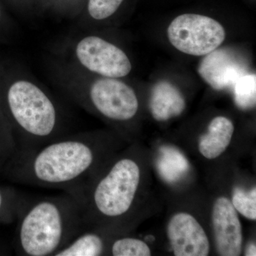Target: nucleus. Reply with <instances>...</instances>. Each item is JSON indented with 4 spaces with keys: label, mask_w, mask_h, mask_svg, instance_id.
<instances>
[{
    "label": "nucleus",
    "mask_w": 256,
    "mask_h": 256,
    "mask_svg": "<svg viewBox=\"0 0 256 256\" xmlns=\"http://www.w3.org/2000/svg\"><path fill=\"white\" fill-rule=\"evenodd\" d=\"M170 43L182 53L204 56L218 48L226 38L222 24L210 16L184 14L172 22L168 30Z\"/></svg>",
    "instance_id": "6"
},
{
    "label": "nucleus",
    "mask_w": 256,
    "mask_h": 256,
    "mask_svg": "<svg viewBox=\"0 0 256 256\" xmlns=\"http://www.w3.org/2000/svg\"><path fill=\"white\" fill-rule=\"evenodd\" d=\"M66 88L79 105L110 120H130L139 108L138 97L132 88L119 78L100 77L88 85L69 82Z\"/></svg>",
    "instance_id": "5"
},
{
    "label": "nucleus",
    "mask_w": 256,
    "mask_h": 256,
    "mask_svg": "<svg viewBox=\"0 0 256 256\" xmlns=\"http://www.w3.org/2000/svg\"><path fill=\"white\" fill-rule=\"evenodd\" d=\"M23 6V9H30L36 4L34 0H18Z\"/></svg>",
    "instance_id": "21"
},
{
    "label": "nucleus",
    "mask_w": 256,
    "mask_h": 256,
    "mask_svg": "<svg viewBox=\"0 0 256 256\" xmlns=\"http://www.w3.org/2000/svg\"><path fill=\"white\" fill-rule=\"evenodd\" d=\"M86 0H52L50 8L68 14H80Z\"/></svg>",
    "instance_id": "20"
},
{
    "label": "nucleus",
    "mask_w": 256,
    "mask_h": 256,
    "mask_svg": "<svg viewBox=\"0 0 256 256\" xmlns=\"http://www.w3.org/2000/svg\"><path fill=\"white\" fill-rule=\"evenodd\" d=\"M234 132V124L230 120L223 116L215 118L208 126V132L200 138V153L207 159L218 158L230 144Z\"/></svg>",
    "instance_id": "12"
},
{
    "label": "nucleus",
    "mask_w": 256,
    "mask_h": 256,
    "mask_svg": "<svg viewBox=\"0 0 256 256\" xmlns=\"http://www.w3.org/2000/svg\"><path fill=\"white\" fill-rule=\"evenodd\" d=\"M97 140L90 133L65 134L37 149L16 150L4 169L16 182L60 188L76 198L95 178Z\"/></svg>",
    "instance_id": "1"
},
{
    "label": "nucleus",
    "mask_w": 256,
    "mask_h": 256,
    "mask_svg": "<svg viewBox=\"0 0 256 256\" xmlns=\"http://www.w3.org/2000/svg\"><path fill=\"white\" fill-rule=\"evenodd\" d=\"M202 60L198 73L215 90L234 87L247 73V64L238 55L228 48H218Z\"/></svg>",
    "instance_id": "8"
},
{
    "label": "nucleus",
    "mask_w": 256,
    "mask_h": 256,
    "mask_svg": "<svg viewBox=\"0 0 256 256\" xmlns=\"http://www.w3.org/2000/svg\"><path fill=\"white\" fill-rule=\"evenodd\" d=\"M23 202L12 190L0 188V218L6 222H11L18 216Z\"/></svg>",
    "instance_id": "19"
},
{
    "label": "nucleus",
    "mask_w": 256,
    "mask_h": 256,
    "mask_svg": "<svg viewBox=\"0 0 256 256\" xmlns=\"http://www.w3.org/2000/svg\"><path fill=\"white\" fill-rule=\"evenodd\" d=\"M0 18H1V10H0Z\"/></svg>",
    "instance_id": "24"
},
{
    "label": "nucleus",
    "mask_w": 256,
    "mask_h": 256,
    "mask_svg": "<svg viewBox=\"0 0 256 256\" xmlns=\"http://www.w3.org/2000/svg\"><path fill=\"white\" fill-rule=\"evenodd\" d=\"M232 204L235 210L250 220H256V190L250 191L235 188L232 197Z\"/></svg>",
    "instance_id": "18"
},
{
    "label": "nucleus",
    "mask_w": 256,
    "mask_h": 256,
    "mask_svg": "<svg viewBox=\"0 0 256 256\" xmlns=\"http://www.w3.org/2000/svg\"><path fill=\"white\" fill-rule=\"evenodd\" d=\"M16 151V141L9 121L0 118V170L4 169Z\"/></svg>",
    "instance_id": "17"
},
{
    "label": "nucleus",
    "mask_w": 256,
    "mask_h": 256,
    "mask_svg": "<svg viewBox=\"0 0 256 256\" xmlns=\"http://www.w3.org/2000/svg\"><path fill=\"white\" fill-rule=\"evenodd\" d=\"M234 96L236 105L247 109L256 105V74L242 76L234 86Z\"/></svg>",
    "instance_id": "15"
},
{
    "label": "nucleus",
    "mask_w": 256,
    "mask_h": 256,
    "mask_svg": "<svg viewBox=\"0 0 256 256\" xmlns=\"http://www.w3.org/2000/svg\"><path fill=\"white\" fill-rule=\"evenodd\" d=\"M150 108L154 119L166 121L182 114L184 98L171 82L162 80L156 82L152 90Z\"/></svg>",
    "instance_id": "11"
},
{
    "label": "nucleus",
    "mask_w": 256,
    "mask_h": 256,
    "mask_svg": "<svg viewBox=\"0 0 256 256\" xmlns=\"http://www.w3.org/2000/svg\"><path fill=\"white\" fill-rule=\"evenodd\" d=\"M5 105L16 150L37 149L65 136L60 107L36 82L15 80L6 90Z\"/></svg>",
    "instance_id": "3"
},
{
    "label": "nucleus",
    "mask_w": 256,
    "mask_h": 256,
    "mask_svg": "<svg viewBox=\"0 0 256 256\" xmlns=\"http://www.w3.org/2000/svg\"><path fill=\"white\" fill-rule=\"evenodd\" d=\"M36 4L40 5L42 8H50V1L52 0H34Z\"/></svg>",
    "instance_id": "23"
},
{
    "label": "nucleus",
    "mask_w": 256,
    "mask_h": 256,
    "mask_svg": "<svg viewBox=\"0 0 256 256\" xmlns=\"http://www.w3.org/2000/svg\"><path fill=\"white\" fill-rule=\"evenodd\" d=\"M74 56L82 69L100 77L120 78L132 70L124 50L95 35L82 37L74 47Z\"/></svg>",
    "instance_id": "7"
},
{
    "label": "nucleus",
    "mask_w": 256,
    "mask_h": 256,
    "mask_svg": "<svg viewBox=\"0 0 256 256\" xmlns=\"http://www.w3.org/2000/svg\"><path fill=\"white\" fill-rule=\"evenodd\" d=\"M212 224L217 254L222 256H238L242 254V227L232 202L220 197L214 202Z\"/></svg>",
    "instance_id": "9"
},
{
    "label": "nucleus",
    "mask_w": 256,
    "mask_h": 256,
    "mask_svg": "<svg viewBox=\"0 0 256 256\" xmlns=\"http://www.w3.org/2000/svg\"><path fill=\"white\" fill-rule=\"evenodd\" d=\"M168 235L175 256H207L210 244L204 230L188 213L173 216L168 226Z\"/></svg>",
    "instance_id": "10"
},
{
    "label": "nucleus",
    "mask_w": 256,
    "mask_h": 256,
    "mask_svg": "<svg viewBox=\"0 0 256 256\" xmlns=\"http://www.w3.org/2000/svg\"><path fill=\"white\" fill-rule=\"evenodd\" d=\"M18 216L15 244L21 256H54L85 228L80 204L67 193L23 202Z\"/></svg>",
    "instance_id": "2"
},
{
    "label": "nucleus",
    "mask_w": 256,
    "mask_h": 256,
    "mask_svg": "<svg viewBox=\"0 0 256 256\" xmlns=\"http://www.w3.org/2000/svg\"><path fill=\"white\" fill-rule=\"evenodd\" d=\"M140 170L134 160H116L104 176L94 178L75 198L82 207L87 227L102 220H118L128 213L136 198Z\"/></svg>",
    "instance_id": "4"
},
{
    "label": "nucleus",
    "mask_w": 256,
    "mask_h": 256,
    "mask_svg": "<svg viewBox=\"0 0 256 256\" xmlns=\"http://www.w3.org/2000/svg\"><path fill=\"white\" fill-rule=\"evenodd\" d=\"M110 254L114 256H150L151 252L142 240L126 237L114 240L111 245Z\"/></svg>",
    "instance_id": "16"
},
{
    "label": "nucleus",
    "mask_w": 256,
    "mask_h": 256,
    "mask_svg": "<svg viewBox=\"0 0 256 256\" xmlns=\"http://www.w3.org/2000/svg\"><path fill=\"white\" fill-rule=\"evenodd\" d=\"M126 0H86L82 14L94 21H104L114 16Z\"/></svg>",
    "instance_id": "14"
},
{
    "label": "nucleus",
    "mask_w": 256,
    "mask_h": 256,
    "mask_svg": "<svg viewBox=\"0 0 256 256\" xmlns=\"http://www.w3.org/2000/svg\"><path fill=\"white\" fill-rule=\"evenodd\" d=\"M105 249L106 242L100 234L82 230L54 256H98Z\"/></svg>",
    "instance_id": "13"
},
{
    "label": "nucleus",
    "mask_w": 256,
    "mask_h": 256,
    "mask_svg": "<svg viewBox=\"0 0 256 256\" xmlns=\"http://www.w3.org/2000/svg\"><path fill=\"white\" fill-rule=\"evenodd\" d=\"M256 245L255 244H250V245L248 246L246 248V256H256Z\"/></svg>",
    "instance_id": "22"
}]
</instances>
